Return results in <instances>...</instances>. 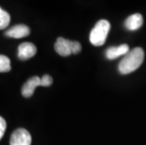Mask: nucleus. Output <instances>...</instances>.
<instances>
[{
    "label": "nucleus",
    "instance_id": "obj_1",
    "mask_svg": "<svg viewBox=\"0 0 146 145\" xmlns=\"http://www.w3.org/2000/svg\"><path fill=\"white\" fill-rule=\"evenodd\" d=\"M144 60V52L141 47L130 50L119 63V72L122 75H127L134 72L141 65Z\"/></svg>",
    "mask_w": 146,
    "mask_h": 145
},
{
    "label": "nucleus",
    "instance_id": "obj_2",
    "mask_svg": "<svg viewBox=\"0 0 146 145\" xmlns=\"http://www.w3.org/2000/svg\"><path fill=\"white\" fill-rule=\"evenodd\" d=\"M110 30V24L108 21L102 19L95 24L90 34V41L94 46H101L105 44L108 34Z\"/></svg>",
    "mask_w": 146,
    "mask_h": 145
},
{
    "label": "nucleus",
    "instance_id": "obj_3",
    "mask_svg": "<svg viewBox=\"0 0 146 145\" xmlns=\"http://www.w3.org/2000/svg\"><path fill=\"white\" fill-rule=\"evenodd\" d=\"M55 50L60 56L68 57L72 54H78L81 51V44L78 42L69 41L60 37L55 44Z\"/></svg>",
    "mask_w": 146,
    "mask_h": 145
},
{
    "label": "nucleus",
    "instance_id": "obj_4",
    "mask_svg": "<svg viewBox=\"0 0 146 145\" xmlns=\"http://www.w3.org/2000/svg\"><path fill=\"white\" fill-rule=\"evenodd\" d=\"M31 140L29 131L24 128H18L11 134L10 145H30Z\"/></svg>",
    "mask_w": 146,
    "mask_h": 145
},
{
    "label": "nucleus",
    "instance_id": "obj_5",
    "mask_svg": "<svg viewBox=\"0 0 146 145\" xmlns=\"http://www.w3.org/2000/svg\"><path fill=\"white\" fill-rule=\"evenodd\" d=\"M37 48L31 42H23L18 47V58L21 60H27L35 56Z\"/></svg>",
    "mask_w": 146,
    "mask_h": 145
},
{
    "label": "nucleus",
    "instance_id": "obj_6",
    "mask_svg": "<svg viewBox=\"0 0 146 145\" xmlns=\"http://www.w3.org/2000/svg\"><path fill=\"white\" fill-rule=\"evenodd\" d=\"M30 33L29 27L26 24H16V26H11L10 29H8L5 32V35L10 38L14 39H21L29 36Z\"/></svg>",
    "mask_w": 146,
    "mask_h": 145
},
{
    "label": "nucleus",
    "instance_id": "obj_7",
    "mask_svg": "<svg viewBox=\"0 0 146 145\" xmlns=\"http://www.w3.org/2000/svg\"><path fill=\"white\" fill-rule=\"evenodd\" d=\"M39 86H41V78L38 77V76L30 77L25 83L23 88H22V95L26 98L31 97L34 93L35 89L37 87H39Z\"/></svg>",
    "mask_w": 146,
    "mask_h": 145
},
{
    "label": "nucleus",
    "instance_id": "obj_8",
    "mask_svg": "<svg viewBox=\"0 0 146 145\" xmlns=\"http://www.w3.org/2000/svg\"><path fill=\"white\" fill-rule=\"evenodd\" d=\"M129 51V46L127 44L113 46V47H110L106 51V56L108 60H114V58H117L121 56L125 57Z\"/></svg>",
    "mask_w": 146,
    "mask_h": 145
},
{
    "label": "nucleus",
    "instance_id": "obj_9",
    "mask_svg": "<svg viewBox=\"0 0 146 145\" xmlns=\"http://www.w3.org/2000/svg\"><path fill=\"white\" fill-rule=\"evenodd\" d=\"M142 23H143V19H142L141 14L135 13L130 15L125 20V27L128 30L134 31V30L139 29L142 26Z\"/></svg>",
    "mask_w": 146,
    "mask_h": 145
},
{
    "label": "nucleus",
    "instance_id": "obj_10",
    "mask_svg": "<svg viewBox=\"0 0 146 145\" xmlns=\"http://www.w3.org/2000/svg\"><path fill=\"white\" fill-rule=\"evenodd\" d=\"M11 23V15L0 7V29L6 28Z\"/></svg>",
    "mask_w": 146,
    "mask_h": 145
},
{
    "label": "nucleus",
    "instance_id": "obj_11",
    "mask_svg": "<svg viewBox=\"0 0 146 145\" xmlns=\"http://www.w3.org/2000/svg\"><path fill=\"white\" fill-rule=\"evenodd\" d=\"M11 69V60L5 55H0V73L10 72Z\"/></svg>",
    "mask_w": 146,
    "mask_h": 145
},
{
    "label": "nucleus",
    "instance_id": "obj_12",
    "mask_svg": "<svg viewBox=\"0 0 146 145\" xmlns=\"http://www.w3.org/2000/svg\"><path fill=\"white\" fill-rule=\"evenodd\" d=\"M52 83L53 78L48 75H44L41 78V86H42V87H49L50 85H52Z\"/></svg>",
    "mask_w": 146,
    "mask_h": 145
},
{
    "label": "nucleus",
    "instance_id": "obj_13",
    "mask_svg": "<svg viewBox=\"0 0 146 145\" xmlns=\"http://www.w3.org/2000/svg\"><path fill=\"white\" fill-rule=\"evenodd\" d=\"M6 128H7V123H6V121L4 119L0 116V140L3 138V136L5 134Z\"/></svg>",
    "mask_w": 146,
    "mask_h": 145
}]
</instances>
